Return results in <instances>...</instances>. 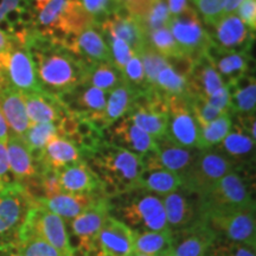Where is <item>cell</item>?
<instances>
[{"label": "cell", "mask_w": 256, "mask_h": 256, "mask_svg": "<svg viewBox=\"0 0 256 256\" xmlns=\"http://www.w3.org/2000/svg\"><path fill=\"white\" fill-rule=\"evenodd\" d=\"M25 43L30 50L42 89L60 96L82 84L87 63L68 49L30 28Z\"/></svg>", "instance_id": "obj_1"}, {"label": "cell", "mask_w": 256, "mask_h": 256, "mask_svg": "<svg viewBox=\"0 0 256 256\" xmlns=\"http://www.w3.org/2000/svg\"><path fill=\"white\" fill-rule=\"evenodd\" d=\"M102 184L106 197L114 198L138 190L144 165L142 156L104 142L83 158Z\"/></svg>", "instance_id": "obj_2"}, {"label": "cell", "mask_w": 256, "mask_h": 256, "mask_svg": "<svg viewBox=\"0 0 256 256\" xmlns=\"http://www.w3.org/2000/svg\"><path fill=\"white\" fill-rule=\"evenodd\" d=\"M250 177V171L234 170L209 190L196 196L197 218L255 206Z\"/></svg>", "instance_id": "obj_3"}, {"label": "cell", "mask_w": 256, "mask_h": 256, "mask_svg": "<svg viewBox=\"0 0 256 256\" xmlns=\"http://www.w3.org/2000/svg\"><path fill=\"white\" fill-rule=\"evenodd\" d=\"M110 215L133 232H168L162 198L142 190H134L110 198Z\"/></svg>", "instance_id": "obj_4"}, {"label": "cell", "mask_w": 256, "mask_h": 256, "mask_svg": "<svg viewBox=\"0 0 256 256\" xmlns=\"http://www.w3.org/2000/svg\"><path fill=\"white\" fill-rule=\"evenodd\" d=\"M127 116L154 140L166 136L168 122V98L156 88L138 92Z\"/></svg>", "instance_id": "obj_5"}, {"label": "cell", "mask_w": 256, "mask_h": 256, "mask_svg": "<svg viewBox=\"0 0 256 256\" xmlns=\"http://www.w3.org/2000/svg\"><path fill=\"white\" fill-rule=\"evenodd\" d=\"M0 70L10 87L23 94L43 90L37 78L30 50L26 43L18 38L11 36L8 48L0 52Z\"/></svg>", "instance_id": "obj_6"}, {"label": "cell", "mask_w": 256, "mask_h": 256, "mask_svg": "<svg viewBox=\"0 0 256 256\" xmlns=\"http://www.w3.org/2000/svg\"><path fill=\"white\" fill-rule=\"evenodd\" d=\"M235 170V166L216 147L200 150L197 158L182 176V188L198 196L214 186L220 179Z\"/></svg>", "instance_id": "obj_7"}, {"label": "cell", "mask_w": 256, "mask_h": 256, "mask_svg": "<svg viewBox=\"0 0 256 256\" xmlns=\"http://www.w3.org/2000/svg\"><path fill=\"white\" fill-rule=\"evenodd\" d=\"M36 200L23 185L11 183L0 190V243L17 241L19 230Z\"/></svg>", "instance_id": "obj_8"}, {"label": "cell", "mask_w": 256, "mask_h": 256, "mask_svg": "<svg viewBox=\"0 0 256 256\" xmlns=\"http://www.w3.org/2000/svg\"><path fill=\"white\" fill-rule=\"evenodd\" d=\"M28 235H36L43 238L64 256H69L72 252L66 223L37 202L28 211L17 240Z\"/></svg>", "instance_id": "obj_9"}, {"label": "cell", "mask_w": 256, "mask_h": 256, "mask_svg": "<svg viewBox=\"0 0 256 256\" xmlns=\"http://www.w3.org/2000/svg\"><path fill=\"white\" fill-rule=\"evenodd\" d=\"M168 28L185 56L192 60L206 55L211 46V38L194 6L180 14L171 17Z\"/></svg>", "instance_id": "obj_10"}, {"label": "cell", "mask_w": 256, "mask_h": 256, "mask_svg": "<svg viewBox=\"0 0 256 256\" xmlns=\"http://www.w3.org/2000/svg\"><path fill=\"white\" fill-rule=\"evenodd\" d=\"M110 216V200L101 196L90 208L83 211L81 215L68 222L72 241L70 247L84 254H90L98 232L104 226V220Z\"/></svg>", "instance_id": "obj_11"}, {"label": "cell", "mask_w": 256, "mask_h": 256, "mask_svg": "<svg viewBox=\"0 0 256 256\" xmlns=\"http://www.w3.org/2000/svg\"><path fill=\"white\" fill-rule=\"evenodd\" d=\"M203 220L209 224L211 228L215 230L218 238L230 242L243 243V244L255 247V206L232 211V212L212 215Z\"/></svg>", "instance_id": "obj_12"}, {"label": "cell", "mask_w": 256, "mask_h": 256, "mask_svg": "<svg viewBox=\"0 0 256 256\" xmlns=\"http://www.w3.org/2000/svg\"><path fill=\"white\" fill-rule=\"evenodd\" d=\"M198 136L200 126L192 114L188 95L168 96V122L165 136L179 146L197 148Z\"/></svg>", "instance_id": "obj_13"}, {"label": "cell", "mask_w": 256, "mask_h": 256, "mask_svg": "<svg viewBox=\"0 0 256 256\" xmlns=\"http://www.w3.org/2000/svg\"><path fill=\"white\" fill-rule=\"evenodd\" d=\"M171 232V250L176 256H206L217 240L215 230L200 218Z\"/></svg>", "instance_id": "obj_14"}, {"label": "cell", "mask_w": 256, "mask_h": 256, "mask_svg": "<svg viewBox=\"0 0 256 256\" xmlns=\"http://www.w3.org/2000/svg\"><path fill=\"white\" fill-rule=\"evenodd\" d=\"M208 34L216 46L224 50L250 54L255 34L242 23L236 14L222 16L215 24L208 26Z\"/></svg>", "instance_id": "obj_15"}, {"label": "cell", "mask_w": 256, "mask_h": 256, "mask_svg": "<svg viewBox=\"0 0 256 256\" xmlns=\"http://www.w3.org/2000/svg\"><path fill=\"white\" fill-rule=\"evenodd\" d=\"M92 252L98 256H132L134 232L110 215L96 235Z\"/></svg>", "instance_id": "obj_16"}, {"label": "cell", "mask_w": 256, "mask_h": 256, "mask_svg": "<svg viewBox=\"0 0 256 256\" xmlns=\"http://www.w3.org/2000/svg\"><path fill=\"white\" fill-rule=\"evenodd\" d=\"M107 95V92H102L101 89L87 84H80L68 92L60 95L58 98L69 112L87 118L100 128Z\"/></svg>", "instance_id": "obj_17"}, {"label": "cell", "mask_w": 256, "mask_h": 256, "mask_svg": "<svg viewBox=\"0 0 256 256\" xmlns=\"http://www.w3.org/2000/svg\"><path fill=\"white\" fill-rule=\"evenodd\" d=\"M106 142L142 156L156 151V142L130 118L124 116L104 130Z\"/></svg>", "instance_id": "obj_18"}, {"label": "cell", "mask_w": 256, "mask_h": 256, "mask_svg": "<svg viewBox=\"0 0 256 256\" xmlns=\"http://www.w3.org/2000/svg\"><path fill=\"white\" fill-rule=\"evenodd\" d=\"M216 148L228 158L235 170L252 171L255 162V139L238 124L232 122L228 136Z\"/></svg>", "instance_id": "obj_19"}, {"label": "cell", "mask_w": 256, "mask_h": 256, "mask_svg": "<svg viewBox=\"0 0 256 256\" xmlns=\"http://www.w3.org/2000/svg\"><path fill=\"white\" fill-rule=\"evenodd\" d=\"M64 48L87 64L98 62L112 63L110 49L98 24L86 28L78 37L69 40Z\"/></svg>", "instance_id": "obj_20"}, {"label": "cell", "mask_w": 256, "mask_h": 256, "mask_svg": "<svg viewBox=\"0 0 256 256\" xmlns=\"http://www.w3.org/2000/svg\"><path fill=\"white\" fill-rule=\"evenodd\" d=\"M8 165L16 183L26 188L38 176V164L24 139L22 136L10 134L8 142Z\"/></svg>", "instance_id": "obj_21"}, {"label": "cell", "mask_w": 256, "mask_h": 256, "mask_svg": "<svg viewBox=\"0 0 256 256\" xmlns=\"http://www.w3.org/2000/svg\"><path fill=\"white\" fill-rule=\"evenodd\" d=\"M206 55L209 57L224 84L235 81L242 76L250 74L252 58L250 54L242 51L224 50L211 43Z\"/></svg>", "instance_id": "obj_22"}, {"label": "cell", "mask_w": 256, "mask_h": 256, "mask_svg": "<svg viewBox=\"0 0 256 256\" xmlns=\"http://www.w3.org/2000/svg\"><path fill=\"white\" fill-rule=\"evenodd\" d=\"M98 26L104 34H114L126 42L136 54L139 52L147 43V38L140 24L128 14L124 5L120 6L115 14H110L101 24H98Z\"/></svg>", "instance_id": "obj_23"}, {"label": "cell", "mask_w": 256, "mask_h": 256, "mask_svg": "<svg viewBox=\"0 0 256 256\" xmlns=\"http://www.w3.org/2000/svg\"><path fill=\"white\" fill-rule=\"evenodd\" d=\"M31 124H58L68 113L58 96L44 90L23 94Z\"/></svg>", "instance_id": "obj_24"}, {"label": "cell", "mask_w": 256, "mask_h": 256, "mask_svg": "<svg viewBox=\"0 0 256 256\" xmlns=\"http://www.w3.org/2000/svg\"><path fill=\"white\" fill-rule=\"evenodd\" d=\"M162 202L171 232L183 229L197 218L196 196L184 188H180L168 196L162 197Z\"/></svg>", "instance_id": "obj_25"}, {"label": "cell", "mask_w": 256, "mask_h": 256, "mask_svg": "<svg viewBox=\"0 0 256 256\" xmlns=\"http://www.w3.org/2000/svg\"><path fill=\"white\" fill-rule=\"evenodd\" d=\"M224 86L212 62L206 55L194 60L188 78V94L206 100Z\"/></svg>", "instance_id": "obj_26"}, {"label": "cell", "mask_w": 256, "mask_h": 256, "mask_svg": "<svg viewBox=\"0 0 256 256\" xmlns=\"http://www.w3.org/2000/svg\"><path fill=\"white\" fill-rule=\"evenodd\" d=\"M194 60L188 56L168 58V64L156 76V87L168 96H184L188 94V78Z\"/></svg>", "instance_id": "obj_27"}, {"label": "cell", "mask_w": 256, "mask_h": 256, "mask_svg": "<svg viewBox=\"0 0 256 256\" xmlns=\"http://www.w3.org/2000/svg\"><path fill=\"white\" fill-rule=\"evenodd\" d=\"M104 194H57L51 198H40L36 202L46 210L51 211L55 215L60 216L64 222L68 223L78 215H81L83 211L90 208L96 200Z\"/></svg>", "instance_id": "obj_28"}, {"label": "cell", "mask_w": 256, "mask_h": 256, "mask_svg": "<svg viewBox=\"0 0 256 256\" xmlns=\"http://www.w3.org/2000/svg\"><path fill=\"white\" fill-rule=\"evenodd\" d=\"M60 184L66 194H104L102 184L84 160L58 171Z\"/></svg>", "instance_id": "obj_29"}, {"label": "cell", "mask_w": 256, "mask_h": 256, "mask_svg": "<svg viewBox=\"0 0 256 256\" xmlns=\"http://www.w3.org/2000/svg\"><path fill=\"white\" fill-rule=\"evenodd\" d=\"M156 156L160 168L168 170L179 177L190 168L200 153V150L179 146L166 136L156 140Z\"/></svg>", "instance_id": "obj_30"}, {"label": "cell", "mask_w": 256, "mask_h": 256, "mask_svg": "<svg viewBox=\"0 0 256 256\" xmlns=\"http://www.w3.org/2000/svg\"><path fill=\"white\" fill-rule=\"evenodd\" d=\"M0 110L10 128V134L22 136L30 127L23 92L8 87L0 92Z\"/></svg>", "instance_id": "obj_31"}, {"label": "cell", "mask_w": 256, "mask_h": 256, "mask_svg": "<svg viewBox=\"0 0 256 256\" xmlns=\"http://www.w3.org/2000/svg\"><path fill=\"white\" fill-rule=\"evenodd\" d=\"M82 160V152L75 144L66 138L57 136L43 150L37 164L38 166L60 171L66 166L74 165Z\"/></svg>", "instance_id": "obj_32"}, {"label": "cell", "mask_w": 256, "mask_h": 256, "mask_svg": "<svg viewBox=\"0 0 256 256\" xmlns=\"http://www.w3.org/2000/svg\"><path fill=\"white\" fill-rule=\"evenodd\" d=\"M226 86L230 94L229 113L232 115L255 114L256 81L254 74H247Z\"/></svg>", "instance_id": "obj_33"}, {"label": "cell", "mask_w": 256, "mask_h": 256, "mask_svg": "<svg viewBox=\"0 0 256 256\" xmlns=\"http://www.w3.org/2000/svg\"><path fill=\"white\" fill-rule=\"evenodd\" d=\"M182 186L178 174L162 168H144L138 180V190L165 197Z\"/></svg>", "instance_id": "obj_34"}, {"label": "cell", "mask_w": 256, "mask_h": 256, "mask_svg": "<svg viewBox=\"0 0 256 256\" xmlns=\"http://www.w3.org/2000/svg\"><path fill=\"white\" fill-rule=\"evenodd\" d=\"M136 92V90H134L124 81L110 92H108L104 118L100 124L102 130H107L121 118L126 116Z\"/></svg>", "instance_id": "obj_35"}, {"label": "cell", "mask_w": 256, "mask_h": 256, "mask_svg": "<svg viewBox=\"0 0 256 256\" xmlns=\"http://www.w3.org/2000/svg\"><path fill=\"white\" fill-rule=\"evenodd\" d=\"M122 82V74L115 68L113 64L98 62L87 64L82 84L92 86L108 94Z\"/></svg>", "instance_id": "obj_36"}, {"label": "cell", "mask_w": 256, "mask_h": 256, "mask_svg": "<svg viewBox=\"0 0 256 256\" xmlns=\"http://www.w3.org/2000/svg\"><path fill=\"white\" fill-rule=\"evenodd\" d=\"M172 232H134V252L150 256H162L171 250Z\"/></svg>", "instance_id": "obj_37"}, {"label": "cell", "mask_w": 256, "mask_h": 256, "mask_svg": "<svg viewBox=\"0 0 256 256\" xmlns=\"http://www.w3.org/2000/svg\"><path fill=\"white\" fill-rule=\"evenodd\" d=\"M232 127V115L224 113L220 116L208 124L206 126L200 128L198 136V150L212 148L220 145L223 139L228 136Z\"/></svg>", "instance_id": "obj_38"}, {"label": "cell", "mask_w": 256, "mask_h": 256, "mask_svg": "<svg viewBox=\"0 0 256 256\" xmlns=\"http://www.w3.org/2000/svg\"><path fill=\"white\" fill-rule=\"evenodd\" d=\"M57 136H58V128H57L56 124L48 122L30 124L26 133L23 136V139L28 145V150L31 151L32 156H34V160H36V162L40 159L46 146Z\"/></svg>", "instance_id": "obj_39"}, {"label": "cell", "mask_w": 256, "mask_h": 256, "mask_svg": "<svg viewBox=\"0 0 256 256\" xmlns=\"http://www.w3.org/2000/svg\"><path fill=\"white\" fill-rule=\"evenodd\" d=\"M138 55H139L140 60L142 62L147 87L156 88V76H158L160 70L168 64V58L165 56H162V54H159L156 50L153 49L148 44V42L140 49Z\"/></svg>", "instance_id": "obj_40"}, {"label": "cell", "mask_w": 256, "mask_h": 256, "mask_svg": "<svg viewBox=\"0 0 256 256\" xmlns=\"http://www.w3.org/2000/svg\"><path fill=\"white\" fill-rule=\"evenodd\" d=\"M147 42L153 49L165 56L166 58H176V57L185 56L176 42L174 37L172 36L168 28H162L158 30L152 31L147 36Z\"/></svg>", "instance_id": "obj_41"}, {"label": "cell", "mask_w": 256, "mask_h": 256, "mask_svg": "<svg viewBox=\"0 0 256 256\" xmlns=\"http://www.w3.org/2000/svg\"><path fill=\"white\" fill-rule=\"evenodd\" d=\"M170 20H171V14H170L166 0H154L148 14L138 23L140 24L147 38L152 31L162 28H168Z\"/></svg>", "instance_id": "obj_42"}, {"label": "cell", "mask_w": 256, "mask_h": 256, "mask_svg": "<svg viewBox=\"0 0 256 256\" xmlns=\"http://www.w3.org/2000/svg\"><path fill=\"white\" fill-rule=\"evenodd\" d=\"M18 249L23 256H64L55 247L36 235H28L17 240Z\"/></svg>", "instance_id": "obj_43"}, {"label": "cell", "mask_w": 256, "mask_h": 256, "mask_svg": "<svg viewBox=\"0 0 256 256\" xmlns=\"http://www.w3.org/2000/svg\"><path fill=\"white\" fill-rule=\"evenodd\" d=\"M102 34H104L106 43H107L108 49H110L112 64L122 74V70L124 68V66H126V63L132 58V56L136 52H134L132 48L128 46L126 42L121 40V38L114 36V34H104V32H102Z\"/></svg>", "instance_id": "obj_44"}, {"label": "cell", "mask_w": 256, "mask_h": 256, "mask_svg": "<svg viewBox=\"0 0 256 256\" xmlns=\"http://www.w3.org/2000/svg\"><path fill=\"white\" fill-rule=\"evenodd\" d=\"M122 78L127 84H130L136 92L146 90L148 88L146 83L142 62L138 54H134L132 58L126 63L122 70Z\"/></svg>", "instance_id": "obj_45"}, {"label": "cell", "mask_w": 256, "mask_h": 256, "mask_svg": "<svg viewBox=\"0 0 256 256\" xmlns=\"http://www.w3.org/2000/svg\"><path fill=\"white\" fill-rule=\"evenodd\" d=\"M188 102H190V107L194 114V119H196L200 128L206 126L208 124L212 122L217 118L224 113L228 112H222L217 108L212 107L209 102L202 98H196V96H188Z\"/></svg>", "instance_id": "obj_46"}, {"label": "cell", "mask_w": 256, "mask_h": 256, "mask_svg": "<svg viewBox=\"0 0 256 256\" xmlns=\"http://www.w3.org/2000/svg\"><path fill=\"white\" fill-rule=\"evenodd\" d=\"M80 2L98 24H101L122 6L116 0H80Z\"/></svg>", "instance_id": "obj_47"}, {"label": "cell", "mask_w": 256, "mask_h": 256, "mask_svg": "<svg viewBox=\"0 0 256 256\" xmlns=\"http://www.w3.org/2000/svg\"><path fill=\"white\" fill-rule=\"evenodd\" d=\"M202 22L211 26L223 16L226 0H191Z\"/></svg>", "instance_id": "obj_48"}, {"label": "cell", "mask_w": 256, "mask_h": 256, "mask_svg": "<svg viewBox=\"0 0 256 256\" xmlns=\"http://www.w3.org/2000/svg\"><path fill=\"white\" fill-rule=\"evenodd\" d=\"M209 252L212 256H256L255 247L252 246L230 242L218 236Z\"/></svg>", "instance_id": "obj_49"}, {"label": "cell", "mask_w": 256, "mask_h": 256, "mask_svg": "<svg viewBox=\"0 0 256 256\" xmlns=\"http://www.w3.org/2000/svg\"><path fill=\"white\" fill-rule=\"evenodd\" d=\"M236 16L249 30L255 32L256 28V0H243L236 10Z\"/></svg>", "instance_id": "obj_50"}, {"label": "cell", "mask_w": 256, "mask_h": 256, "mask_svg": "<svg viewBox=\"0 0 256 256\" xmlns=\"http://www.w3.org/2000/svg\"><path fill=\"white\" fill-rule=\"evenodd\" d=\"M206 101L212 106V107L217 108V110L222 112H228L229 113V107H230V94L228 86L224 84L222 88H220L218 90L214 92L212 95L209 96L206 98Z\"/></svg>", "instance_id": "obj_51"}, {"label": "cell", "mask_w": 256, "mask_h": 256, "mask_svg": "<svg viewBox=\"0 0 256 256\" xmlns=\"http://www.w3.org/2000/svg\"><path fill=\"white\" fill-rule=\"evenodd\" d=\"M0 183L2 185L14 183L11 171H10L6 142H0Z\"/></svg>", "instance_id": "obj_52"}, {"label": "cell", "mask_w": 256, "mask_h": 256, "mask_svg": "<svg viewBox=\"0 0 256 256\" xmlns=\"http://www.w3.org/2000/svg\"><path fill=\"white\" fill-rule=\"evenodd\" d=\"M166 4H168L171 17L180 14L191 6L190 0H166Z\"/></svg>", "instance_id": "obj_53"}, {"label": "cell", "mask_w": 256, "mask_h": 256, "mask_svg": "<svg viewBox=\"0 0 256 256\" xmlns=\"http://www.w3.org/2000/svg\"><path fill=\"white\" fill-rule=\"evenodd\" d=\"M0 256H23L19 252L17 241L0 243Z\"/></svg>", "instance_id": "obj_54"}, {"label": "cell", "mask_w": 256, "mask_h": 256, "mask_svg": "<svg viewBox=\"0 0 256 256\" xmlns=\"http://www.w3.org/2000/svg\"><path fill=\"white\" fill-rule=\"evenodd\" d=\"M242 2L243 0H226V4H224L223 8V16L235 14L238 6L242 4Z\"/></svg>", "instance_id": "obj_55"}, {"label": "cell", "mask_w": 256, "mask_h": 256, "mask_svg": "<svg viewBox=\"0 0 256 256\" xmlns=\"http://www.w3.org/2000/svg\"><path fill=\"white\" fill-rule=\"evenodd\" d=\"M10 136V128L6 122L2 112L0 110V142H8Z\"/></svg>", "instance_id": "obj_56"}, {"label": "cell", "mask_w": 256, "mask_h": 256, "mask_svg": "<svg viewBox=\"0 0 256 256\" xmlns=\"http://www.w3.org/2000/svg\"><path fill=\"white\" fill-rule=\"evenodd\" d=\"M10 40H11V36H10L8 32L0 28V52L4 51L6 48H8V46L10 44Z\"/></svg>", "instance_id": "obj_57"}, {"label": "cell", "mask_w": 256, "mask_h": 256, "mask_svg": "<svg viewBox=\"0 0 256 256\" xmlns=\"http://www.w3.org/2000/svg\"><path fill=\"white\" fill-rule=\"evenodd\" d=\"M8 87V80H6L5 75L2 74V70H0V92L4 90L5 88Z\"/></svg>", "instance_id": "obj_58"}, {"label": "cell", "mask_w": 256, "mask_h": 256, "mask_svg": "<svg viewBox=\"0 0 256 256\" xmlns=\"http://www.w3.org/2000/svg\"><path fill=\"white\" fill-rule=\"evenodd\" d=\"M49 2V0H31V2H32V8H34V10L40 8V6H43V5L46 4V2Z\"/></svg>", "instance_id": "obj_59"}, {"label": "cell", "mask_w": 256, "mask_h": 256, "mask_svg": "<svg viewBox=\"0 0 256 256\" xmlns=\"http://www.w3.org/2000/svg\"><path fill=\"white\" fill-rule=\"evenodd\" d=\"M118 2H119V4H121V5H124V4H127L128 2H130V0H116Z\"/></svg>", "instance_id": "obj_60"}, {"label": "cell", "mask_w": 256, "mask_h": 256, "mask_svg": "<svg viewBox=\"0 0 256 256\" xmlns=\"http://www.w3.org/2000/svg\"><path fill=\"white\" fill-rule=\"evenodd\" d=\"M162 256H176L174 252H172V250H168V252H165L164 255H162Z\"/></svg>", "instance_id": "obj_61"}, {"label": "cell", "mask_w": 256, "mask_h": 256, "mask_svg": "<svg viewBox=\"0 0 256 256\" xmlns=\"http://www.w3.org/2000/svg\"><path fill=\"white\" fill-rule=\"evenodd\" d=\"M132 256H150V255H145V254H140V252H133V255Z\"/></svg>", "instance_id": "obj_62"}, {"label": "cell", "mask_w": 256, "mask_h": 256, "mask_svg": "<svg viewBox=\"0 0 256 256\" xmlns=\"http://www.w3.org/2000/svg\"><path fill=\"white\" fill-rule=\"evenodd\" d=\"M2 188H4V185H2V183H0V190H2Z\"/></svg>", "instance_id": "obj_63"}, {"label": "cell", "mask_w": 256, "mask_h": 256, "mask_svg": "<svg viewBox=\"0 0 256 256\" xmlns=\"http://www.w3.org/2000/svg\"><path fill=\"white\" fill-rule=\"evenodd\" d=\"M206 256H212V255H211V254H210V252H209V254H208Z\"/></svg>", "instance_id": "obj_64"}]
</instances>
